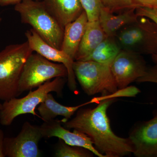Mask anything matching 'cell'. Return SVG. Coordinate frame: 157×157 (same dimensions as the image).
Masks as SVG:
<instances>
[{"mask_svg": "<svg viewBox=\"0 0 157 157\" xmlns=\"http://www.w3.org/2000/svg\"><path fill=\"white\" fill-rule=\"evenodd\" d=\"M115 98L102 100L95 108H79L72 119L61 121L66 128L73 129L89 137L96 148L106 157H120L133 153L130 138L115 135L111 128L107 109Z\"/></svg>", "mask_w": 157, "mask_h": 157, "instance_id": "6da1fadb", "label": "cell"}, {"mask_svg": "<svg viewBox=\"0 0 157 157\" xmlns=\"http://www.w3.org/2000/svg\"><path fill=\"white\" fill-rule=\"evenodd\" d=\"M22 23L32 26L51 46L61 49L64 27L47 9L42 1L23 0L14 6Z\"/></svg>", "mask_w": 157, "mask_h": 157, "instance_id": "7a4b0ae2", "label": "cell"}, {"mask_svg": "<svg viewBox=\"0 0 157 157\" xmlns=\"http://www.w3.org/2000/svg\"><path fill=\"white\" fill-rule=\"evenodd\" d=\"M33 52L27 41L8 45L0 52V100L19 96L18 86L24 66Z\"/></svg>", "mask_w": 157, "mask_h": 157, "instance_id": "3957f363", "label": "cell"}, {"mask_svg": "<svg viewBox=\"0 0 157 157\" xmlns=\"http://www.w3.org/2000/svg\"><path fill=\"white\" fill-rule=\"evenodd\" d=\"M121 50L141 55H157V25L151 20L139 17L125 26L114 36Z\"/></svg>", "mask_w": 157, "mask_h": 157, "instance_id": "277c9868", "label": "cell"}, {"mask_svg": "<svg viewBox=\"0 0 157 157\" xmlns=\"http://www.w3.org/2000/svg\"><path fill=\"white\" fill-rule=\"evenodd\" d=\"M66 82V78L57 77L52 81L46 82L35 90H30L23 98L16 97L5 101L0 110L1 124L10 125L15 118L22 114L30 113L38 116L35 111L38 105L45 101L49 93L54 92L59 96L61 95Z\"/></svg>", "mask_w": 157, "mask_h": 157, "instance_id": "5b68a950", "label": "cell"}, {"mask_svg": "<svg viewBox=\"0 0 157 157\" xmlns=\"http://www.w3.org/2000/svg\"><path fill=\"white\" fill-rule=\"evenodd\" d=\"M110 65L93 61H74L73 69L75 76L86 94L91 96L117 91V84Z\"/></svg>", "mask_w": 157, "mask_h": 157, "instance_id": "8992f818", "label": "cell"}, {"mask_svg": "<svg viewBox=\"0 0 157 157\" xmlns=\"http://www.w3.org/2000/svg\"><path fill=\"white\" fill-rule=\"evenodd\" d=\"M67 76V70L63 64L53 63L36 52L33 53L24 66L18 86L19 95L38 88L52 78Z\"/></svg>", "mask_w": 157, "mask_h": 157, "instance_id": "52a82bcc", "label": "cell"}, {"mask_svg": "<svg viewBox=\"0 0 157 157\" xmlns=\"http://www.w3.org/2000/svg\"><path fill=\"white\" fill-rule=\"evenodd\" d=\"M42 137L40 127L26 121L17 136L5 137L4 152L8 157H39V143Z\"/></svg>", "mask_w": 157, "mask_h": 157, "instance_id": "ba28073f", "label": "cell"}, {"mask_svg": "<svg viewBox=\"0 0 157 157\" xmlns=\"http://www.w3.org/2000/svg\"><path fill=\"white\" fill-rule=\"evenodd\" d=\"M110 68L118 89L121 90L143 76L147 67L141 55L121 50L113 61Z\"/></svg>", "mask_w": 157, "mask_h": 157, "instance_id": "9c48e42d", "label": "cell"}, {"mask_svg": "<svg viewBox=\"0 0 157 157\" xmlns=\"http://www.w3.org/2000/svg\"><path fill=\"white\" fill-rule=\"evenodd\" d=\"M25 36L29 45L33 51L39 54L50 61L62 63L67 70L68 85L72 91L77 90L76 76L73 69L74 60L61 50L51 46L31 29L26 31Z\"/></svg>", "mask_w": 157, "mask_h": 157, "instance_id": "30bf717a", "label": "cell"}, {"mask_svg": "<svg viewBox=\"0 0 157 157\" xmlns=\"http://www.w3.org/2000/svg\"><path fill=\"white\" fill-rule=\"evenodd\" d=\"M39 127L43 138L58 137L69 145L83 147L98 157H106L94 146L92 140L87 135L76 130L70 132L62 126L61 121L53 119L44 121Z\"/></svg>", "mask_w": 157, "mask_h": 157, "instance_id": "8fae6325", "label": "cell"}, {"mask_svg": "<svg viewBox=\"0 0 157 157\" xmlns=\"http://www.w3.org/2000/svg\"><path fill=\"white\" fill-rule=\"evenodd\" d=\"M137 157H157V116L144 122L129 137Z\"/></svg>", "mask_w": 157, "mask_h": 157, "instance_id": "7c38bea8", "label": "cell"}, {"mask_svg": "<svg viewBox=\"0 0 157 157\" xmlns=\"http://www.w3.org/2000/svg\"><path fill=\"white\" fill-rule=\"evenodd\" d=\"M101 98H96L90 101L83 103L78 106L69 107L64 106L57 102L52 94H48L45 101L39 105L37 109L41 119L44 121H47L55 119L58 116L64 117L61 121H65L70 120L79 108L90 104L99 103L101 101Z\"/></svg>", "mask_w": 157, "mask_h": 157, "instance_id": "4fadbf2b", "label": "cell"}, {"mask_svg": "<svg viewBox=\"0 0 157 157\" xmlns=\"http://www.w3.org/2000/svg\"><path fill=\"white\" fill-rule=\"evenodd\" d=\"M88 19L83 11L74 21L64 27L61 49L74 60L78 47L84 35Z\"/></svg>", "mask_w": 157, "mask_h": 157, "instance_id": "5bb4252c", "label": "cell"}, {"mask_svg": "<svg viewBox=\"0 0 157 157\" xmlns=\"http://www.w3.org/2000/svg\"><path fill=\"white\" fill-rule=\"evenodd\" d=\"M136 9H127L115 15L107 11L104 7L102 8L98 20L107 36L114 37L121 29L137 20L139 16L135 12Z\"/></svg>", "mask_w": 157, "mask_h": 157, "instance_id": "9a60e30c", "label": "cell"}, {"mask_svg": "<svg viewBox=\"0 0 157 157\" xmlns=\"http://www.w3.org/2000/svg\"><path fill=\"white\" fill-rule=\"evenodd\" d=\"M49 11L65 27L84 11L80 0H42Z\"/></svg>", "mask_w": 157, "mask_h": 157, "instance_id": "2e32d148", "label": "cell"}, {"mask_svg": "<svg viewBox=\"0 0 157 157\" xmlns=\"http://www.w3.org/2000/svg\"><path fill=\"white\" fill-rule=\"evenodd\" d=\"M107 37L99 20L88 21L74 61H84Z\"/></svg>", "mask_w": 157, "mask_h": 157, "instance_id": "e0dca14e", "label": "cell"}, {"mask_svg": "<svg viewBox=\"0 0 157 157\" xmlns=\"http://www.w3.org/2000/svg\"><path fill=\"white\" fill-rule=\"evenodd\" d=\"M121 50L114 37L107 36L84 61L111 64Z\"/></svg>", "mask_w": 157, "mask_h": 157, "instance_id": "ac0fdd59", "label": "cell"}, {"mask_svg": "<svg viewBox=\"0 0 157 157\" xmlns=\"http://www.w3.org/2000/svg\"><path fill=\"white\" fill-rule=\"evenodd\" d=\"M94 154L86 149L80 147L71 146L59 139L55 152L56 157H91Z\"/></svg>", "mask_w": 157, "mask_h": 157, "instance_id": "d6986e66", "label": "cell"}, {"mask_svg": "<svg viewBox=\"0 0 157 157\" xmlns=\"http://www.w3.org/2000/svg\"><path fill=\"white\" fill-rule=\"evenodd\" d=\"M80 2L88 21L99 20L101 9L104 7L102 0H80Z\"/></svg>", "mask_w": 157, "mask_h": 157, "instance_id": "ffe728a7", "label": "cell"}, {"mask_svg": "<svg viewBox=\"0 0 157 157\" xmlns=\"http://www.w3.org/2000/svg\"><path fill=\"white\" fill-rule=\"evenodd\" d=\"M104 8L112 13H120L127 9L137 8L134 0H102Z\"/></svg>", "mask_w": 157, "mask_h": 157, "instance_id": "44dd1931", "label": "cell"}, {"mask_svg": "<svg viewBox=\"0 0 157 157\" xmlns=\"http://www.w3.org/2000/svg\"><path fill=\"white\" fill-rule=\"evenodd\" d=\"M136 14L139 17H145L151 20L157 25V8L137 7L135 10ZM154 61L157 63V55L152 56Z\"/></svg>", "mask_w": 157, "mask_h": 157, "instance_id": "7402d4cb", "label": "cell"}, {"mask_svg": "<svg viewBox=\"0 0 157 157\" xmlns=\"http://www.w3.org/2000/svg\"><path fill=\"white\" fill-rule=\"evenodd\" d=\"M136 82H151L157 83V63L153 67H147L144 75L138 78Z\"/></svg>", "mask_w": 157, "mask_h": 157, "instance_id": "603a6c76", "label": "cell"}, {"mask_svg": "<svg viewBox=\"0 0 157 157\" xmlns=\"http://www.w3.org/2000/svg\"><path fill=\"white\" fill-rule=\"evenodd\" d=\"M135 4L139 7L156 8L157 0H134Z\"/></svg>", "mask_w": 157, "mask_h": 157, "instance_id": "cb8c5ba5", "label": "cell"}, {"mask_svg": "<svg viewBox=\"0 0 157 157\" xmlns=\"http://www.w3.org/2000/svg\"><path fill=\"white\" fill-rule=\"evenodd\" d=\"M23 0H0V6H6L10 5H15L18 4ZM42 1V0H36Z\"/></svg>", "mask_w": 157, "mask_h": 157, "instance_id": "d4e9b609", "label": "cell"}, {"mask_svg": "<svg viewBox=\"0 0 157 157\" xmlns=\"http://www.w3.org/2000/svg\"><path fill=\"white\" fill-rule=\"evenodd\" d=\"M4 133L2 130L0 129V157H5L4 152Z\"/></svg>", "mask_w": 157, "mask_h": 157, "instance_id": "484cf974", "label": "cell"}, {"mask_svg": "<svg viewBox=\"0 0 157 157\" xmlns=\"http://www.w3.org/2000/svg\"><path fill=\"white\" fill-rule=\"evenodd\" d=\"M2 104H1V102H0V110L2 109Z\"/></svg>", "mask_w": 157, "mask_h": 157, "instance_id": "4316f807", "label": "cell"}, {"mask_svg": "<svg viewBox=\"0 0 157 157\" xmlns=\"http://www.w3.org/2000/svg\"><path fill=\"white\" fill-rule=\"evenodd\" d=\"M2 17H0V23H1V21H2Z\"/></svg>", "mask_w": 157, "mask_h": 157, "instance_id": "83f0119b", "label": "cell"}, {"mask_svg": "<svg viewBox=\"0 0 157 157\" xmlns=\"http://www.w3.org/2000/svg\"><path fill=\"white\" fill-rule=\"evenodd\" d=\"M156 8H157V6Z\"/></svg>", "mask_w": 157, "mask_h": 157, "instance_id": "f1b7e54d", "label": "cell"}]
</instances>
